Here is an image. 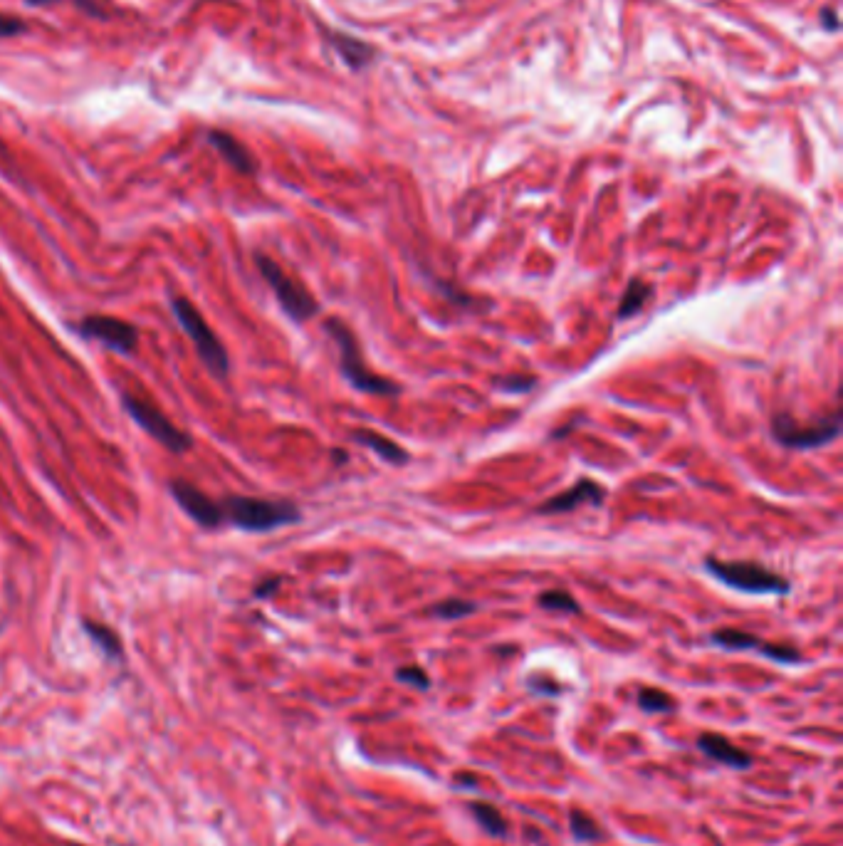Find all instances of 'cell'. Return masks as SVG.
Wrapping results in <instances>:
<instances>
[{
  "label": "cell",
  "mask_w": 843,
  "mask_h": 846,
  "mask_svg": "<svg viewBox=\"0 0 843 846\" xmlns=\"http://www.w3.org/2000/svg\"><path fill=\"white\" fill-rule=\"evenodd\" d=\"M223 508V522L240 527L245 532H270L277 527L292 525L302 517L300 508L287 500H263V498H243V495H233Z\"/></svg>",
  "instance_id": "cell-1"
},
{
  "label": "cell",
  "mask_w": 843,
  "mask_h": 846,
  "mask_svg": "<svg viewBox=\"0 0 843 846\" xmlns=\"http://www.w3.org/2000/svg\"><path fill=\"white\" fill-rule=\"evenodd\" d=\"M327 332L329 337L337 342L339 347V362H342V374L354 389L364 391V394L371 396H399L401 386L396 384L394 379H386V376H379L371 372L364 364V357L359 352V344H356L354 332L344 325L342 320H327Z\"/></svg>",
  "instance_id": "cell-2"
},
{
  "label": "cell",
  "mask_w": 843,
  "mask_h": 846,
  "mask_svg": "<svg viewBox=\"0 0 843 846\" xmlns=\"http://www.w3.org/2000/svg\"><path fill=\"white\" fill-rule=\"evenodd\" d=\"M705 569L715 579H720L725 587L737 589L745 594H782L789 592V582L782 574L772 572V569L762 567L755 562H722L717 557L705 560Z\"/></svg>",
  "instance_id": "cell-3"
},
{
  "label": "cell",
  "mask_w": 843,
  "mask_h": 846,
  "mask_svg": "<svg viewBox=\"0 0 843 846\" xmlns=\"http://www.w3.org/2000/svg\"><path fill=\"white\" fill-rule=\"evenodd\" d=\"M171 310H174L178 325H181L183 332H186L188 337H191V342L196 344V352L198 357L203 359V364H206L213 374L223 379L230 369L228 352H225L221 339L216 337V332H213L211 325L206 322V317H203L201 312L191 305V300H186V297H174V300H171Z\"/></svg>",
  "instance_id": "cell-4"
},
{
  "label": "cell",
  "mask_w": 843,
  "mask_h": 846,
  "mask_svg": "<svg viewBox=\"0 0 843 846\" xmlns=\"http://www.w3.org/2000/svg\"><path fill=\"white\" fill-rule=\"evenodd\" d=\"M255 263H258V270L263 273L265 282L270 285V290L275 292L277 302H280V307L285 310V315L290 317V320H295L297 325H300V322L312 320V317L317 315L319 305L312 297V292L307 290V287H302L292 275H287L275 260L267 258V255H255Z\"/></svg>",
  "instance_id": "cell-5"
},
{
  "label": "cell",
  "mask_w": 843,
  "mask_h": 846,
  "mask_svg": "<svg viewBox=\"0 0 843 846\" xmlns=\"http://www.w3.org/2000/svg\"><path fill=\"white\" fill-rule=\"evenodd\" d=\"M841 433V411L826 419L811 423V426H799L789 414H777L772 419V436L779 446L784 448H819L839 438Z\"/></svg>",
  "instance_id": "cell-6"
},
{
  "label": "cell",
  "mask_w": 843,
  "mask_h": 846,
  "mask_svg": "<svg viewBox=\"0 0 843 846\" xmlns=\"http://www.w3.org/2000/svg\"><path fill=\"white\" fill-rule=\"evenodd\" d=\"M122 404L124 409H127V414L136 421V426L144 428V431L149 433L156 443H161V446L169 448V451L174 453H183L191 448V438H188L183 431H178L174 423H171L169 416H166L164 411L156 409L151 401L141 399V396H134V394H122Z\"/></svg>",
  "instance_id": "cell-7"
},
{
  "label": "cell",
  "mask_w": 843,
  "mask_h": 846,
  "mask_svg": "<svg viewBox=\"0 0 843 846\" xmlns=\"http://www.w3.org/2000/svg\"><path fill=\"white\" fill-rule=\"evenodd\" d=\"M80 332L89 339L107 344L109 349L119 354H134L136 344H139V332L134 325L119 320V317L109 315H92L80 322Z\"/></svg>",
  "instance_id": "cell-8"
},
{
  "label": "cell",
  "mask_w": 843,
  "mask_h": 846,
  "mask_svg": "<svg viewBox=\"0 0 843 846\" xmlns=\"http://www.w3.org/2000/svg\"><path fill=\"white\" fill-rule=\"evenodd\" d=\"M171 493H174L178 508L191 517V520H196L201 527L213 530V527L223 525L221 503L211 500L206 493L193 488L191 483H186V480H174V483H171Z\"/></svg>",
  "instance_id": "cell-9"
},
{
  "label": "cell",
  "mask_w": 843,
  "mask_h": 846,
  "mask_svg": "<svg viewBox=\"0 0 843 846\" xmlns=\"http://www.w3.org/2000/svg\"><path fill=\"white\" fill-rule=\"evenodd\" d=\"M606 498V490L601 488L596 480L581 478L574 488L564 490V493L554 495V498L544 500L537 508L539 515H564L572 513V510L581 508V505H601Z\"/></svg>",
  "instance_id": "cell-10"
},
{
  "label": "cell",
  "mask_w": 843,
  "mask_h": 846,
  "mask_svg": "<svg viewBox=\"0 0 843 846\" xmlns=\"http://www.w3.org/2000/svg\"><path fill=\"white\" fill-rule=\"evenodd\" d=\"M698 750L703 752L710 760L720 762V765L732 767V770H750L752 767V755L747 750H740L737 745H732L730 740L722 738L717 733H705L698 738Z\"/></svg>",
  "instance_id": "cell-11"
},
{
  "label": "cell",
  "mask_w": 843,
  "mask_h": 846,
  "mask_svg": "<svg viewBox=\"0 0 843 846\" xmlns=\"http://www.w3.org/2000/svg\"><path fill=\"white\" fill-rule=\"evenodd\" d=\"M332 35V45L334 50L339 52V57H342L344 62H347L352 70H366V67L371 65V62L376 60V47L364 43V40L354 38V35H347V33H329Z\"/></svg>",
  "instance_id": "cell-12"
},
{
  "label": "cell",
  "mask_w": 843,
  "mask_h": 846,
  "mask_svg": "<svg viewBox=\"0 0 843 846\" xmlns=\"http://www.w3.org/2000/svg\"><path fill=\"white\" fill-rule=\"evenodd\" d=\"M352 438L356 443H359V446L371 448L376 456L384 458V461H389V463H394V466H401V463L408 461V451H403L399 443L391 441V438H386V436H381V433L359 428V431H352Z\"/></svg>",
  "instance_id": "cell-13"
},
{
  "label": "cell",
  "mask_w": 843,
  "mask_h": 846,
  "mask_svg": "<svg viewBox=\"0 0 843 846\" xmlns=\"http://www.w3.org/2000/svg\"><path fill=\"white\" fill-rule=\"evenodd\" d=\"M468 809H470V814H473L475 822L480 824V829H483L488 837H495V839L507 837V822H505V817H502L500 809H497L495 804L470 802Z\"/></svg>",
  "instance_id": "cell-14"
},
{
  "label": "cell",
  "mask_w": 843,
  "mask_h": 846,
  "mask_svg": "<svg viewBox=\"0 0 843 846\" xmlns=\"http://www.w3.org/2000/svg\"><path fill=\"white\" fill-rule=\"evenodd\" d=\"M653 297V287L643 280H631V285L626 287L619 305V320H628V317H636L638 312L646 307V302Z\"/></svg>",
  "instance_id": "cell-15"
},
{
  "label": "cell",
  "mask_w": 843,
  "mask_h": 846,
  "mask_svg": "<svg viewBox=\"0 0 843 846\" xmlns=\"http://www.w3.org/2000/svg\"><path fill=\"white\" fill-rule=\"evenodd\" d=\"M710 641L727 651H750V649H759V644H762V641H759L755 634H750V631L730 629V626L712 631Z\"/></svg>",
  "instance_id": "cell-16"
},
{
  "label": "cell",
  "mask_w": 843,
  "mask_h": 846,
  "mask_svg": "<svg viewBox=\"0 0 843 846\" xmlns=\"http://www.w3.org/2000/svg\"><path fill=\"white\" fill-rule=\"evenodd\" d=\"M569 832H572V837L577 839V842L584 844H594L604 839V829L599 827V822H596L591 814L581 812V809H572V812H569Z\"/></svg>",
  "instance_id": "cell-17"
},
{
  "label": "cell",
  "mask_w": 843,
  "mask_h": 846,
  "mask_svg": "<svg viewBox=\"0 0 843 846\" xmlns=\"http://www.w3.org/2000/svg\"><path fill=\"white\" fill-rule=\"evenodd\" d=\"M213 144L221 149V154L230 161V164L235 166V169L245 171V174H250V171H253V159H250L248 151H245L243 146L238 144V141L230 139L228 134H213Z\"/></svg>",
  "instance_id": "cell-18"
},
{
  "label": "cell",
  "mask_w": 843,
  "mask_h": 846,
  "mask_svg": "<svg viewBox=\"0 0 843 846\" xmlns=\"http://www.w3.org/2000/svg\"><path fill=\"white\" fill-rule=\"evenodd\" d=\"M537 604L547 611H562V614H581V604L567 589H549L539 594Z\"/></svg>",
  "instance_id": "cell-19"
},
{
  "label": "cell",
  "mask_w": 843,
  "mask_h": 846,
  "mask_svg": "<svg viewBox=\"0 0 843 846\" xmlns=\"http://www.w3.org/2000/svg\"><path fill=\"white\" fill-rule=\"evenodd\" d=\"M638 708L643 713H673L675 698L661 688H641L638 691Z\"/></svg>",
  "instance_id": "cell-20"
},
{
  "label": "cell",
  "mask_w": 843,
  "mask_h": 846,
  "mask_svg": "<svg viewBox=\"0 0 843 846\" xmlns=\"http://www.w3.org/2000/svg\"><path fill=\"white\" fill-rule=\"evenodd\" d=\"M475 611H478V604L468 602V599H443V602H438L436 607L428 609V614L443 621H458L463 619V616L475 614Z\"/></svg>",
  "instance_id": "cell-21"
},
{
  "label": "cell",
  "mask_w": 843,
  "mask_h": 846,
  "mask_svg": "<svg viewBox=\"0 0 843 846\" xmlns=\"http://www.w3.org/2000/svg\"><path fill=\"white\" fill-rule=\"evenodd\" d=\"M85 629H87V634L94 639V644L102 646L104 654L112 656V658L122 656V641H119V636L114 634L109 626L94 624V621H85Z\"/></svg>",
  "instance_id": "cell-22"
},
{
  "label": "cell",
  "mask_w": 843,
  "mask_h": 846,
  "mask_svg": "<svg viewBox=\"0 0 843 846\" xmlns=\"http://www.w3.org/2000/svg\"><path fill=\"white\" fill-rule=\"evenodd\" d=\"M492 384H495L497 389L507 391V394H527V391L534 389L537 379L527 374H507V376H495Z\"/></svg>",
  "instance_id": "cell-23"
},
{
  "label": "cell",
  "mask_w": 843,
  "mask_h": 846,
  "mask_svg": "<svg viewBox=\"0 0 843 846\" xmlns=\"http://www.w3.org/2000/svg\"><path fill=\"white\" fill-rule=\"evenodd\" d=\"M757 651L762 656H767L769 661H774V663H799L801 661L799 649H794V646H787V644H759Z\"/></svg>",
  "instance_id": "cell-24"
},
{
  "label": "cell",
  "mask_w": 843,
  "mask_h": 846,
  "mask_svg": "<svg viewBox=\"0 0 843 846\" xmlns=\"http://www.w3.org/2000/svg\"><path fill=\"white\" fill-rule=\"evenodd\" d=\"M396 678H399L401 683L418 688V691H428V688H431V678H428V673L423 671L421 666H403L396 671Z\"/></svg>",
  "instance_id": "cell-25"
},
{
  "label": "cell",
  "mask_w": 843,
  "mask_h": 846,
  "mask_svg": "<svg viewBox=\"0 0 843 846\" xmlns=\"http://www.w3.org/2000/svg\"><path fill=\"white\" fill-rule=\"evenodd\" d=\"M527 686H530L532 693H539V696H559L564 691L557 681L547 676H530L527 678Z\"/></svg>",
  "instance_id": "cell-26"
},
{
  "label": "cell",
  "mask_w": 843,
  "mask_h": 846,
  "mask_svg": "<svg viewBox=\"0 0 843 846\" xmlns=\"http://www.w3.org/2000/svg\"><path fill=\"white\" fill-rule=\"evenodd\" d=\"M819 20H821V28L826 30V33H839L841 30V18H839V10L834 8V5H824L819 13Z\"/></svg>",
  "instance_id": "cell-27"
},
{
  "label": "cell",
  "mask_w": 843,
  "mask_h": 846,
  "mask_svg": "<svg viewBox=\"0 0 843 846\" xmlns=\"http://www.w3.org/2000/svg\"><path fill=\"white\" fill-rule=\"evenodd\" d=\"M23 30V23L15 18H8V15H0V38H5V35H13V33H20Z\"/></svg>",
  "instance_id": "cell-28"
},
{
  "label": "cell",
  "mask_w": 843,
  "mask_h": 846,
  "mask_svg": "<svg viewBox=\"0 0 843 846\" xmlns=\"http://www.w3.org/2000/svg\"><path fill=\"white\" fill-rule=\"evenodd\" d=\"M280 587V577H272V579H267L265 584H260L258 589H255V597H260V599H265V597H270L272 592H275V589Z\"/></svg>",
  "instance_id": "cell-29"
}]
</instances>
